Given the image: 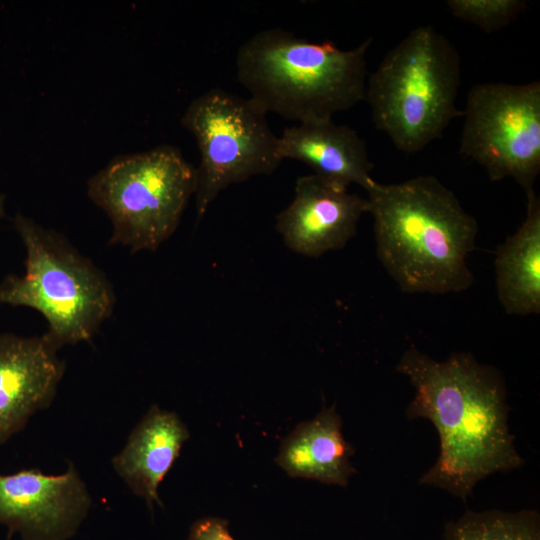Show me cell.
<instances>
[{
	"mask_svg": "<svg viewBox=\"0 0 540 540\" xmlns=\"http://www.w3.org/2000/svg\"><path fill=\"white\" fill-rule=\"evenodd\" d=\"M415 390L407 417L435 426L440 451L419 483L466 501L477 483L524 463L508 425L507 391L501 373L468 352L435 360L415 347L396 365Z\"/></svg>",
	"mask_w": 540,
	"mask_h": 540,
	"instance_id": "cell-1",
	"label": "cell"
},
{
	"mask_svg": "<svg viewBox=\"0 0 540 540\" xmlns=\"http://www.w3.org/2000/svg\"><path fill=\"white\" fill-rule=\"evenodd\" d=\"M366 192L378 259L403 292L457 293L473 284L467 256L478 224L450 189L420 175Z\"/></svg>",
	"mask_w": 540,
	"mask_h": 540,
	"instance_id": "cell-2",
	"label": "cell"
},
{
	"mask_svg": "<svg viewBox=\"0 0 540 540\" xmlns=\"http://www.w3.org/2000/svg\"><path fill=\"white\" fill-rule=\"evenodd\" d=\"M367 38L341 50L331 41L310 42L281 28L251 36L236 55L237 79L265 113L314 123L332 120L364 100Z\"/></svg>",
	"mask_w": 540,
	"mask_h": 540,
	"instance_id": "cell-3",
	"label": "cell"
},
{
	"mask_svg": "<svg viewBox=\"0 0 540 540\" xmlns=\"http://www.w3.org/2000/svg\"><path fill=\"white\" fill-rule=\"evenodd\" d=\"M460 81L456 47L424 25L411 30L367 77L364 100L374 126L398 150L416 153L462 116L456 106Z\"/></svg>",
	"mask_w": 540,
	"mask_h": 540,
	"instance_id": "cell-4",
	"label": "cell"
},
{
	"mask_svg": "<svg viewBox=\"0 0 540 540\" xmlns=\"http://www.w3.org/2000/svg\"><path fill=\"white\" fill-rule=\"evenodd\" d=\"M14 228L25 247V273L0 282V304L38 311L43 334L59 350L89 341L114 309L115 294L105 274L60 233L18 212Z\"/></svg>",
	"mask_w": 540,
	"mask_h": 540,
	"instance_id": "cell-5",
	"label": "cell"
},
{
	"mask_svg": "<svg viewBox=\"0 0 540 540\" xmlns=\"http://www.w3.org/2000/svg\"><path fill=\"white\" fill-rule=\"evenodd\" d=\"M196 190V168L172 145L118 155L87 181L112 224L111 245L156 250L177 229Z\"/></svg>",
	"mask_w": 540,
	"mask_h": 540,
	"instance_id": "cell-6",
	"label": "cell"
},
{
	"mask_svg": "<svg viewBox=\"0 0 540 540\" xmlns=\"http://www.w3.org/2000/svg\"><path fill=\"white\" fill-rule=\"evenodd\" d=\"M266 115L250 98L222 89L202 93L186 108L181 125L193 135L200 153L197 221L228 186L271 174L282 162L278 137Z\"/></svg>",
	"mask_w": 540,
	"mask_h": 540,
	"instance_id": "cell-7",
	"label": "cell"
},
{
	"mask_svg": "<svg viewBox=\"0 0 540 540\" xmlns=\"http://www.w3.org/2000/svg\"><path fill=\"white\" fill-rule=\"evenodd\" d=\"M462 116L460 153L492 181L513 178L533 189L540 173V82L476 84Z\"/></svg>",
	"mask_w": 540,
	"mask_h": 540,
	"instance_id": "cell-8",
	"label": "cell"
},
{
	"mask_svg": "<svg viewBox=\"0 0 540 540\" xmlns=\"http://www.w3.org/2000/svg\"><path fill=\"white\" fill-rule=\"evenodd\" d=\"M92 505L79 472L69 463L64 473L39 469L0 475V525L22 540H68Z\"/></svg>",
	"mask_w": 540,
	"mask_h": 540,
	"instance_id": "cell-9",
	"label": "cell"
},
{
	"mask_svg": "<svg viewBox=\"0 0 540 540\" xmlns=\"http://www.w3.org/2000/svg\"><path fill=\"white\" fill-rule=\"evenodd\" d=\"M366 212L367 198L310 174L297 179L294 198L277 216L276 229L291 250L317 257L343 248Z\"/></svg>",
	"mask_w": 540,
	"mask_h": 540,
	"instance_id": "cell-10",
	"label": "cell"
},
{
	"mask_svg": "<svg viewBox=\"0 0 540 540\" xmlns=\"http://www.w3.org/2000/svg\"><path fill=\"white\" fill-rule=\"evenodd\" d=\"M43 335L0 333V444L53 402L65 362Z\"/></svg>",
	"mask_w": 540,
	"mask_h": 540,
	"instance_id": "cell-11",
	"label": "cell"
},
{
	"mask_svg": "<svg viewBox=\"0 0 540 540\" xmlns=\"http://www.w3.org/2000/svg\"><path fill=\"white\" fill-rule=\"evenodd\" d=\"M278 151L282 160L300 161L312 174L347 188L357 184L367 190L376 182L364 140L354 129L333 119L284 129L278 137Z\"/></svg>",
	"mask_w": 540,
	"mask_h": 540,
	"instance_id": "cell-12",
	"label": "cell"
},
{
	"mask_svg": "<svg viewBox=\"0 0 540 540\" xmlns=\"http://www.w3.org/2000/svg\"><path fill=\"white\" fill-rule=\"evenodd\" d=\"M189 438L186 425L171 411L153 405L113 457L115 472L152 509L161 505L158 487Z\"/></svg>",
	"mask_w": 540,
	"mask_h": 540,
	"instance_id": "cell-13",
	"label": "cell"
},
{
	"mask_svg": "<svg viewBox=\"0 0 540 540\" xmlns=\"http://www.w3.org/2000/svg\"><path fill=\"white\" fill-rule=\"evenodd\" d=\"M335 406L323 408L312 420L299 424L283 441L277 464L292 477L346 486L355 472L354 450L345 440Z\"/></svg>",
	"mask_w": 540,
	"mask_h": 540,
	"instance_id": "cell-14",
	"label": "cell"
},
{
	"mask_svg": "<svg viewBox=\"0 0 540 540\" xmlns=\"http://www.w3.org/2000/svg\"><path fill=\"white\" fill-rule=\"evenodd\" d=\"M526 217L496 251L495 280L498 299L508 314L540 312V199L526 191Z\"/></svg>",
	"mask_w": 540,
	"mask_h": 540,
	"instance_id": "cell-15",
	"label": "cell"
},
{
	"mask_svg": "<svg viewBox=\"0 0 540 540\" xmlns=\"http://www.w3.org/2000/svg\"><path fill=\"white\" fill-rule=\"evenodd\" d=\"M444 540H540V517L535 510H468L446 525Z\"/></svg>",
	"mask_w": 540,
	"mask_h": 540,
	"instance_id": "cell-16",
	"label": "cell"
},
{
	"mask_svg": "<svg viewBox=\"0 0 540 540\" xmlns=\"http://www.w3.org/2000/svg\"><path fill=\"white\" fill-rule=\"evenodd\" d=\"M450 13L486 33L511 24L527 8L523 0H447Z\"/></svg>",
	"mask_w": 540,
	"mask_h": 540,
	"instance_id": "cell-17",
	"label": "cell"
},
{
	"mask_svg": "<svg viewBox=\"0 0 540 540\" xmlns=\"http://www.w3.org/2000/svg\"><path fill=\"white\" fill-rule=\"evenodd\" d=\"M187 540H235L228 531L227 522L214 517L196 521Z\"/></svg>",
	"mask_w": 540,
	"mask_h": 540,
	"instance_id": "cell-18",
	"label": "cell"
},
{
	"mask_svg": "<svg viewBox=\"0 0 540 540\" xmlns=\"http://www.w3.org/2000/svg\"><path fill=\"white\" fill-rule=\"evenodd\" d=\"M5 201H6V196L0 192V223L3 217L5 216Z\"/></svg>",
	"mask_w": 540,
	"mask_h": 540,
	"instance_id": "cell-19",
	"label": "cell"
}]
</instances>
